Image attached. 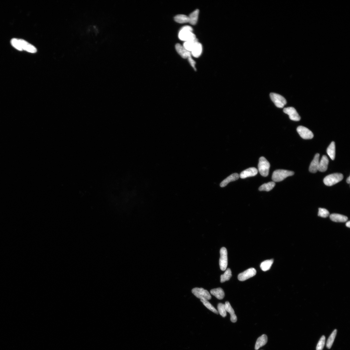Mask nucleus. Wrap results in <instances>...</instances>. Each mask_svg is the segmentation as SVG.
<instances>
[{"label": "nucleus", "instance_id": "1a4fd4ad", "mask_svg": "<svg viewBox=\"0 0 350 350\" xmlns=\"http://www.w3.org/2000/svg\"><path fill=\"white\" fill-rule=\"evenodd\" d=\"M297 130L300 136L303 139L308 140L313 137L312 132L305 127L299 126L297 128Z\"/></svg>", "mask_w": 350, "mask_h": 350}, {"label": "nucleus", "instance_id": "20e7f679", "mask_svg": "<svg viewBox=\"0 0 350 350\" xmlns=\"http://www.w3.org/2000/svg\"><path fill=\"white\" fill-rule=\"evenodd\" d=\"M270 167V164L268 161L264 157H261L258 164V169L260 174L264 177L268 176Z\"/></svg>", "mask_w": 350, "mask_h": 350}, {"label": "nucleus", "instance_id": "cd10ccee", "mask_svg": "<svg viewBox=\"0 0 350 350\" xmlns=\"http://www.w3.org/2000/svg\"><path fill=\"white\" fill-rule=\"evenodd\" d=\"M337 332V329L334 330L328 338L326 344V347L328 349H330L332 346L336 336Z\"/></svg>", "mask_w": 350, "mask_h": 350}, {"label": "nucleus", "instance_id": "72a5a7b5", "mask_svg": "<svg viewBox=\"0 0 350 350\" xmlns=\"http://www.w3.org/2000/svg\"><path fill=\"white\" fill-rule=\"evenodd\" d=\"M11 44L13 47L20 51H21L18 39L13 38L11 40Z\"/></svg>", "mask_w": 350, "mask_h": 350}, {"label": "nucleus", "instance_id": "9b49d317", "mask_svg": "<svg viewBox=\"0 0 350 350\" xmlns=\"http://www.w3.org/2000/svg\"><path fill=\"white\" fill-rule=\"evenodd\" d=\"M283 112L285 113L288 114L290 119L292 120L298 121L301 119L300 116L296 109L293 107L284 108Z\"/></svg>", "mask_w": 350, "mask_h": 350}, {"label": "nucleus", "instance_id": "6ab92c4d", "mask_svg": "<svg viewBox=\"0 0 350 350\" xmlns=\"http://www.w3.org/2000/svg\"><path fill=\"white\" fill-rule=\"evenodd\" d=\"M226 312L229 313L231 315V322L234 323L236 322L237 319L236 315H235L234 310L232 308L229 302H226L225 304Z\"/></svg>", "mask_w": 350, "mask_h": 350}, {"label": "nucleus", "instance_id": "a878e982", "mask_svg": "<svg viewBox=\"0 0 350 350\" xmlns=\"http://www.w3.org/2000/svg\"><path fill=\"white\" fill-rule=\"evenodd\" d=\"M174 20L176 22L179 23H189L188 16L183 14H179L174 17Z\"/></svg>", "mask_w": 350, "mask_h": 350}, {"label": "nucleus", "instance_id": "2eb2a0df", "mask_svg": "<svg viewBox=\"0 0 350 350\" xmlns=\"http://www.w3.org/2000/svg\"><path fill=\"white\" fill-rule=\"evenodd\" d=\"M329 160L326 155H323L319 162V170L320 172H326L328 168Z\"/></svg>", "mask_w": 350, "mask_h": 350}, {"label": "nucleus", "instance_id": "f704fd0d", "mask_svg": "<svg viewBox=\"0 0 350 350\" xmlns=\"http://www.w3.org/2000/svg\"><path fill=\"white\" fill-rule=\"evenodd\" d=\"M187 59H188V62L189 63H190V64L191 66L193 68L194 70L195 71H196V69L195 67L196 62L192 58L191 53L189 55Z\"/></svg>", "mask_w": 350, "mask_h": 350}, {"label": "nucleus", "instance_id": "bb28decb", "mask_svg": "<svg viewBox=\"0 0 350 350\" xmlns=\"http://www.w3.org/2000/svg\"><path fill=\"white\" fill-rule=\"evenodd\" d=\"M198 42V39L197 38L194 40L185 42L183 46L187 51L191 52L194 48L196 43Z\"/></svg>", "mask_w": 350, "mask_h": 350}, {"label": "nucleus", "instance_id": "39448f33", "mask_svg": "<svg viewBox=\"0 0 350 350\" xmlns=\"http://www.w3.org/2000/svg\"><path fill=\"white\" fill-rule=\"evenodd\" d=\"M192 292L196 297L201 299L208 300L212 298L209 292L202 288H194L192 289Z\"/></svg>", "mask_w": 350, "mask_h": 350}, {"label": "nucleus", "instance_id": "0eeeda50", "mask_svg": "<svg viewBox=\"0 0 350 350\" xmlns=\"http://www.w3.org/2000/svg\"><path fill=\"white\" fill-rule=\"evenodd\" d=\"M220 268L221 270L224 271L226 270L228 266V253L227 249L225 247H222L220 249Z\"/></svg>", "mask_w": 350, "mask_h": 350}, {"label": "nucleus", "instance_id": "f8f14e48", "mask_svg": "<svg viewBox=\"0 0 350 350\" xmlns=\"http://www.w3.org/2000/svg\"><path fill=\"white\" fill-rule=\"evenodd\" d=\"M258 170L256 168H250L243 171L240 174L239 177L242 179H245L248 177L254 176L258 174Z\"/></svg>", "mask_w": 350, "mask_h": 350}, {"label": "nucleus", "instance_id": "393cba45", "mask_svg": "<svg viewBox=\"0 0 350 350\" xmlns=\"http://www.w3.org/2000/svg\"><path fill=\"white\" fill-rule=\"evenodd\" d=\"M274 262V260H267L263 262L260 265L261 269L264 271L269 270Z\"/></svg>", "mask_w": 350, "mask_h": 350}, {"label": "nucleus", "instance_id": "4be33fe9", "mask_svg": "<svg viewBox=\"0 0 350 350\" xmlns=\"http://www.w3.org/2000/svg\"><path fill=\"white\" fill-rule=\"evenodd\" d=\"M199 14V10L196 9L191 13L188 16L189 23L192 25H195L197 23Z\"/></svg>", "mask_w": 350, "mask_h": 350}, {"label": "nucleus", "instance_id": "7ed1b4c3", "mask_svg": "<svg viewBox=\"0 0 350 350\" xmlns=\"http://www.w3.org/2000/svg\"><path fill=\"white\" fill-rule=\"evenodd\" d=\"M343 178V175L341 174L335 173L331 174L324 178V183L328 186H331L341 181Z\"/></svg>", "mask_w": 350, "mask_h": 350}, {"label": "nucleus", "instance_id": "f257e3e1", "mask_svg": "<svg viewBox=\"0 0 350 350\" xmlns=\"http://www.w3.org/2000/svg\"><path fill=\"white\" fill-rule=\"evenodd\" d=\"M193 31V28L190 26L182 27L179 33V38L181 40L184 42L195 40L196 38Z\"/></svg>", "mask_w": 350, "mask_h": 350}, {"label": "nucleus", "instance_id": "c756f323", "mask_svg": "<svg viewBox=\"0 0 350 350\" xmlns=\"http://www.w3.org/2000/svg\"><path fill=\"white\" fill-rule=\"evenodd\" d=\"M201 301L202 302L203 304L211 311L217 314V315L219 314L218 312L208 300L206 299H201Z\"/></svg>", "mask_w": 350, "mask_h": 350}, {"label": "nucleus", "instance_id": "e433bc0d", "mask_svg": "<svg viewBox=\"0 0 350 350\" xmlns=\"http://www.w3.org/2000/svg\"><path fill=\"white\" fill-rule=\"evenodd\" d=\"M346 181H347V183L348 184H350V176H349V177H348L347 178V180H346Z\"/></svg>", "mask_w": 350, "mask_h": 350}, {"label": "nucleus", "instance_id": "423d86ee", "mask_svg": "<svg viewBox=\"0 0 350 350\" xmlns=\"http://www.w3.org/2000/svg\"><path fill=\"white\" fill-rule=\"evenodd\" d=\"M270 96L271 100L278 108H283L286 104V100L283 96L274 93H271Z\"/></svg>", "mask_w": 350, "mask_h": 350}, {"label": "nucleus", "instance_id": "c9c22d12", "mask_svg": "<svg viewBox=\"0 0 350 350\" xmlns=\"http://www.w3.org/2000/svg\"><path fill=\"white\" fill-rule=\"evenodd\" d=\"M346 226H347L349 228H350V222L349 221H348V222L347 223H346Z\"/></svg>", "mask_w": 350, "mask_h": 350}, {"label": "nucleus", "instance_id": "f3484780", "mask_svg": "<svg viewBox=\"0 0 350 350\" xmlns=\"http://www.w3.org/2000/svg\"><path fill=\"white\" fill-rule=\"evenodd\" d=\"M330 217L331 220L335 222L344 223L348 220L347 217L338 214H331Z\"/></svg>", "mask_w": 350, "mask_h": 350}, {"label": "nucleus", "instance_id": "a211bd4d", "mask_svg": "<svg viewBox=\"0 0 350 350\" xmlns=\"http://www.w3.org/2000/svg\"><path fill=\"white\" fill-rule=\"evenodd\" d=\"M239 177V175L238 174L235 173L232 174L221 182L220 186L222 187H225L230 182L238 180Z\"/></svg>", "mask_w": 350, "mask_h": 350}, {"label": "nucleus", "instance_id": "7c9ffc66", "mask_svg": "<svg viewBox=\"0 0 350 350\" xmlns=\"http://www.w3.org/2000/svg\"><path fill=\"white\" fill-rule=\"evenodd\" d=\"M217 309L218 313L220 315L223 317L227 316V312L225 307V304L222 303H219L217 305Z\"/></svg>", "mask_w": 350, "mask_h": 350}, {"label": "nucleus", "instance_id": "b1692460", "mask_svg": "<svg viewBox=\"0 0 350 350\" xmlns=\"http://www.w3.org/2000/svg\"><path fill=\"white\" fill-rule=\"evenodd\" d=\"M276 184L274 182H271L267 183L264 184L261 186L259 188L260 191H269L273 189Z\"/></svg>", "mask_w": 350, "mask_h": 350}, {"label": "nucleus", "instance_id": "f03ea898", "mask_svg": "<svg viewBox=\"0 0 350 350\" xmlns=\"http://www.w3.org/2000/svg\"><path fill=\"white\" fill-rule=\"evenodd\" d=\"M294 174V172L291 171L285 170H277L274 171L272 178L274 182H280L283 180L288 176H293Z\"/></svg>", "mask_w": 350, "mask_h": 350}, {"label": "nucleus", "instance_id": "473e14b6", "mask_svg": "<svg viewBox=\"0 0 350 350\" xmlns=\"http://www.w3.org/2000/svg\"><path fill=\"white\" fill-rule=\"evenodd\" d=\"M329 215V212L328 210L323 208H319L318 213V216L319 217L326 218Z\"/></svg>", "mask_w": 350, "mask_h": 350}, {"label": "nucleus", "instance_id": "5701e85b", "mask_svg": "<svg viewBox=\"0 0 350 350\" xmlns=\"http://www.w3.org/2000/svg\"><path fill=\"white\" fill-rule=\"evenodd\" d=\"M327 152L330 158L334 160L335 159V144L334 142H332L328 146L327 149Z\"/></svg>", "mask_w": 350, "mask_h": 350}, {"label": "nucleus", "instance_id": "412c9836", "mask_svg": "<svg viewBox=\"0 0 350 350\" xmlns=\"http://www.w3.org/2000/svg\"><path fill=\"white\" fill-rule=\"evenodd\" d=\"M210 292L211 294L219 299H222L224 297V292L222 288H219L213 289Z\"/></svg>", "mask_w": 350, "mask_h": 350}, {"label": "nucleus", "instance_id": "6e6552de", "mask_svg": "<svg viewBox=\"0 0 350 350\" xmlns=\"http://www.w3.org/2000/svg\"><path fill=\"white\" fill-rule=\"evenodd\" d=\"M256 274V269L253 268H251L239 274L238 277V279L240 281H244L254 276Z\"/></svg>", "mask_w": 350, "mask_h": 350}, {"label": "nucleus", "instance_id": "2f4dec72", "mask_svg": "<svg viewBox=\"0 0 350 350\" xmlns=\"http://www.w3.org/2000/svg\"><path fill=\"white\" fill-rule=\"evenodd\" d=\"M326 342V338L324 335H323L320 339L317 344L316 350H323Z\"/></svg>", "mask_w": 350, "mask_h": 350}, {"label": "nucleus", "instance_id": "c85d7f7f", "mask_svg": "<svg viewBox=\"0 0 350 350\" xmlns=\"http://www.w3.org/2000/svg\"><path fill=\"white\" fill-rule=\"evenodd\" d=\"M231 277V270L230 269L228 268L226 270L224 274L221 276V283H223L229 280Z\"/></svg>", "mask_w": 350, "mask_h": 350}, {"label": "nucleus", "instance_id": "ddd939ff", "mask_svg": "<svg viewBox=\"0 0 350 350\" xmlns=\"http://www.w3.org/2000/svg\"><path fill=\"white\" fill-rule=\"evenodd\" d=\"M320 154L319 153H317L312 161L310 163L309 170L310 172L313 173H316L319 170V159Z\"/></svg>", "mask_w": 350, "mask_h": 350}, {"label": "nucleus", "instance_id": "aec40b11", "mask_svg": "<svg viewBox=\"0 0 350 350\" xmlns=\"http://www.w3.org/2000/svg\"><path fill=\"white\" fill-rule=\"evenodd\" d=\"M267 337L266 335H263L259 337L256 342L255 349L256 350H258L260 348L265 345L267 343Z\"/></svg>", "mask_w": 350, "mask_h": 350}, {"label": "nucleus", "instance_id": "4468645a", "mask_svg": "<svg viewBox=\"0 0 350 350\" xmlns=\"http://www.w3.org/2000/svg\"><path fill=\"white\" fill-rule=\"evenodd\" d=\"M175 48L178 54L183 59H187L189 55L191 53L179 44H177L175 46Z\"/></svg>", "mask_w": 350, "mask_h": 350}, {"label": "nucleus", "instance_id": "9d476101", "mask_svg": "<svg viewBox=\"0 0 350 350\" xmlns=\"http://www.w3.org/2000/svg\"><path fill=\"white\" fill-rule=\"evenodd\" d=\"M18 40L21 51H24L32 53L37 52V49L33 45L23 39H18Z\"/></svg>", "mask_w": 350, "mask_h": 350}, {"label": "nucleus", "instance_id": "dca6fc26", "mask_svg": "<svg viewBox=\"0 0 350 350\" xmlns=\"http://www.w3.org/2000/svg\"><path fill=\"white\" fill-rule=\"evenodd\" d=\"M202 46L201 43L198 42H196L191 52V55L195 58H198L202 54Z\"/></svg>", "mask_w": 350, "mask_h": 350}]
</instances>
